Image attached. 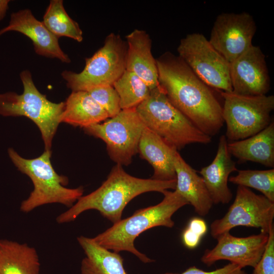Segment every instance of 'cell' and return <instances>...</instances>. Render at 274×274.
Instances as JSON below:
<instances>
[{
  "label": "cell",
  "instance_id": "ffe728a7",
  "mask_svg": "<svg viewBox=\"0 0 274 274\" xmlns=\"http://www.w3.org/2000/svg\"><path fill=\"white\" fill-rule=\"evenodd\" d=\"M231 155L239 161H251L274 167V123L249 138L228 142Z\"/></svg>",
  "mask_w": 274,
  "mask_h": 274
},
{
  "label": "cell",
  "instance_id": "8fae6325",
  "mask_svg": "<svg viewBox=\"0 0 274 274\" xmlns=\"http://www.w3.org/2000/svg\"><path fill=\"white\" fill-rule=\"evenodd\" d=\"M274 202L249 188L238 186L235 199L225 215L210 225V233L215 239L233 228L246 226L260 228L268 233L273 227Z\"/></svg>",
  "mask_w": 274,
  "mask_h": 274
},
{
  "label": "cell",
  "instance_id": "ac0fdd59",
  "mask_svg": "<svg viewBox=\"0 0 274 274\" xmlns=\"http://www.w3.org/2000/svg\"><path fill=\"white\" fill-rule=\"evenodd\" d=\"M176 175V190L201 216L208 214L213 203L204 181L196 171L188 164L178 151L174 154Z\"/></svg>",
  "mask_w": 274,
  "mask_h": 274
},
{
  "label": "cell",
  "instance_id": "1f68e13d",
  "mask_svg": "<svg viewBox=\"0 0 274 274\" xmlns=\"http://www.w3.org/2000/svg\"><path fill=\"white\" fill-rule=\"evenodd\" d=\"M9 0H0V21L6 15L9 8Z\"/></svg>",
  "mask_w": 274,
  "mask_h": 274
},
{
  "label": "cell",
  "instance_id": "5bb4252c",
  "mask_svg": "<svg viewBox=\"0 0 274 274\" xmlns=\"http://www.w3.org/2000/svg\"><path fill=\"white\" fill-rule=\"evenodd\" d=\"M232 92L244 96L266 95L270 81L265 56L259 46L252 45L230 63Z\"/></svg>",
  "mask_w": 274,
  "mask_h": 274
},
{
  "label": "cell",
  "instance_id": "7402d4cb",
  "mask_svg": "<svg viewBox=\"0 0 274 274\" xmlns=\"http://www.w3.org/2000/svg\"><path fill=\"white\" fill-rule=\"evenodd\" d=\"M0 274H41L36 249L26 243L1 239Z\"/></svg>",
  "mask_w": 274,
  "mask_h": 274
},
{
  "label": "cell",
  "instance_id": "7c38bea8",
  "mask_svg": "<svg viewBox=\"0 0 274 274\" xmlns=\"http://www.w3.org/2000/svg\"><path fill=\"white\" fill-rule=\"evenodd\" d=\"M256 24L248 13H222L217 17L209 41L229 63L253 45Z\"/></svg>",
  "mask_w": 274,
  "mask_h": 274
},
{
  "label": "cell",
  "instance_id": "2e32d148",
  "mask_svg": "<svg viewBox=\"0 0 274 274\" xmlns=\"http://www.w3.org/2000/svg\"><path fill=\"white\" fill-rule=\"evenodd\" d=\"M227 144L225 135H222L214 159L199 172L213 204H227L233 196L228 182L230 174L238 169L228 151Z\"/></svg>",
  "mask_w": 274,
  "mask_h": 274
},
{
  "label": "cell",
  "instance_id": "e0dca14e",
  "mask_svg": "<svg viewBox=\"0 0 274 274\" xmlns=\"http://www.w3.org/2000/svg\"><path fill=\"white\" fill-rule=\"evenodd\" d=\"M127 49L126 70L139 77L150 91L159 86L156 59L152 51V40L142 29H135L125 37Z\"/></svg>",
  "mask_w": 274,
  "mask_h": 274
},
{
  "label": "cell",
  "instance_id": "ba28073f",
  "mask_svg": "<svg viewBox=\"0 0 274 274\" xmlns=\"http://www.w3.org/2000/svg\"><path fill=\"white\" fill-rule=\"evenodd\" d=\"M224 99L222 118L226 124L228 142L249 138L266 127L272 121V95L244 96L219 91Z\"/></svg>",
  "mask_w": 274,
  "mask_h": 274
},
{
  "label": "cell",
  "instance_id": "d6986e66",
  "mask_svg": "<svg viewBox=\"0 0 274 274\" xmlns=\"http://www.w3.org/2000/svg\"><path fill=\"white\" fill-rule=\"evenodd\" d=\"M177 150L159 136L145 127L138 146V153L152 166L154 173L151 179L159 181L176 180L174 164Z\"/></svg>",
  "mask_w": 274,
  "mask_h": 274
},
{
  "label": "cell",
  "instance_id": "8992f818",
  "mask_svg": "<svg viewBox=\"0 0 274 274\" xmlns=\"http://www.w3.org/2000/svg\"><path fill=\"white\" fill-rule=\"evenodd\" d=\"M23 92L0 94V115L24 116L32 120L39 128L45 150H51L52 139L64 108V102H53L37 88L31 73L24 70L20 74Z\"/></svg>",
  "mask_w": 274,
  "mask_h": 274
},
{
  "label": "cell",
  "instance_id": "4dcf8cb0",
  "mask_svg": "<svg viewBox=\"0 0 274 274\" xmlns=\"http://www.w3.org/2000/svg\"><path fill=\"white\" fill-rule=\"evenodd\" d=\"M190 230L202 237L207 232L208 227L205 221L198 217L192 218L187 226Z\"/></svg>",
  "mask_w": 274,
  "mask_h": 274
},
{
  "label": "cell",
  "instance_id": "7a4b0ae2",
  "mask_svg": "<svg viewBox=\"0 0 274 274\" xmlns=\"http://www.w3.org/2000/svg\"><path fill=\"white\" fill-rule=\"evenodd\" d=\"M176 187V180L164 181L136 178L127 174L122 166L116 164L99 188L80 197L73 206L57 216L56 221L59 224L68 223L86 211L96 210L115 224L121 220L124 208L135 197L150 191L163 193L168 189L175 190Z\"/></svg>",
  "mask_w": 274,
  "mask_h": 274
},
{
  "label": "cell",
  "instance_id": "44dd1931",
  "mask_svg": "<svg viewBox=\"0 0 274 274\" xmlns=\"http://www.w3.org/2000/svg\"><path fill=\"white\" fill-rule=\"evenodd\" d=\"M109 116L86 91H72L64 102L61 123L83 128L101 123Z\"/></svg>",
  "mask_w": 274,
  "mask_h": 274
},
{
  "label": "cell",
  "instance_id": "30bf717a",
  "mask_svg": "<svg viewBox=\"0 0 274 274\" xmlns=\"http://www.w3.org/2000/svg\"><path fill=\"white\" fill-rule=\"evenodd\" d=\"M178 56L209 87L231 92L230 63L212 46L203 35L192 33L182 38Z\"/></svg>",
  "mask_w": 274,
  "mask_h": 274
},
{
  "label": "cell",
  "instance_id": "f1b7e54d",
  "mask_svg": "<svg viewBox=\"0 0 274 274\" xmlns=\"http://www.w3.org/2000/svg\"><path fill=\"white\" fill-rule=\"evenodd\" d=\"M243 269L236 264L230 262L213 271H204L196 266H191L181 273L166 272L163 274H247Z\"/></svg>",
  "mask_w": 274,
  "mask_h": 274
},
{
  "label": "cell",
  "instance_id": "4316f807",
  "mask_svg": "<svg viewBox=\"0 0 274 274\" xmlns=\"http://www.w3.org/2000/svg\"><path fill=\"white\" fill-rule=\"evenodd\" d=\"M87 92L107 112L109 118L117 115L121 111L119 95L113 85L95 87Z\"/></svg>",
  "mask_w": 274,
  "mask_h": 274
},
{
  "label": "cell",
  "instance_id": "f546056e",
  "mask_svg": "<svg viewBox=\"0 0 274 274\" xmlns=\"http://www.w3.org/2000/svg\"><path fill=\"white\" fill-rule=\"evenodd\" d=\"M201 237L188 227H186L182 233V240L184 246L188 249H193L199 245Z\"/></svg>",
  "mask_w": 274,
  "mask_h": 274
},
{
  "label": "cell",
  "instance_id": "9c48e42d",
  "mask_svg": "<svg viewBox=\"0 0 274 274\" xmlns=\"http://www.w3.org/2000/svg\"><path fill=\"white\" fill-rule=\"evenodd\" d=\"M145 127L135 108H131L121 110L117 115L84 130L105 143L110 158L116 164L127 166L138 153Z\"/></svg>",
  "mask_w": 274,
  "mask_h": 274
},
{
  "label": "cell",
  "instance_id": "5b68a950",
  "mask_svg": "<svg viewBox=\"0 0 274 274\" xmlns=\"http://www.w3.org/2000/svg\"><path fill=\"white\" fill-rule=\"evenodd\" d=\"M135 109L146 127L178 151L189 144H208L212 141V137L170 102L160 85L151 90Z\"/></svg>",
  "mask_w": 274,
  "mask_h": 274
},
{
  "label": "cell",
  "instance_id": "d4e9b609",
  "mask_svg": "<svg viewBox=\"0 0 274 274\" xmlns=\"http://www.w3.org/2000/svg\"><path fill=\"white\" fill-rule=\"evenodd\" d=\"M113 86L119 95L121 110L135 108L150 93L149 87L143 80L126 70Z\"/></svg>",
  "mask_w": 274,
  "mask_h": 274
},
{
  "label": "cell",
  "instance_id": "83f0119b",
  "mask_svg": "<svg viewBox=\"0 0 274 274\" xmlns=\"http://www.w3.org/2000/svg\"><path fill=\"white\" fill-rule=\"evenodd\" d=\"M251 274H274V228L268 233L264 251Z\"/></svg>",
  "mask_w": 274,
  "mask_h": 274
},
{
  "label": "cell",
  "instance_id": "277c9868",
  "mask_svg": "<svg viewBox=\"0 0 274 274\" xmlns=\"http://www.w3.org/2000/svg\"><path fill=\"white\" fill-rule=\"evenodd\" d=\"M9 156L18 169L31 180L33 189L20 205V211L28 213L37 208L50 203H60L71 208L83 196V187L68 188L66 177L58 175L51 162V150L45 151L39 157L26 159L13 148L8 150Z\"/></svg>",
  "mask_w": 274,
  "mask_h": 274
},
{
  "label": "cell",
  "instance_id": "cb8c5ba5",
  "mask_svg": "<svg viewBox=\"0 0 274 274\" xmlns=\"http://www.w3.org/2000/svg\"><path fill=\"white\" fill-rule=\"evenodd\" d=\"M43 23L55 37H66L78 42L83 40V32L78 23L66 13L62 0H51L43 16Z\"/></svg>",
  "mask_w": 274,
  "mask_h": 274
},
{
  "label": "cell",
  "instance_id": "9a60e30c",
  "mask_svg": "<svg viewBox=\"0 0 274 274\" xmlns=\"http://www.w3.org/2000/svg\"><path fill=\"white\" fill-rule=\"evenodd\" d=\"M9 31H18L29 38L37 54L56 58L64 63L71 62L68 56L61 49L58 38L43 22L37 20L30 10H21L11 14L9 24L0 30V36Z\"/></svg>",
  "mask_w": 274,
  "mask_h": 274
},
{
  "label": "cell",
  "instance_id": "52a82bcc",
  "mask_svg": "<svg viewBox=\"0 0 274 274\" xmlns=\"http://www.w3.org/2000/svg\"><path fill=\"white\" fill-rule=\"evenodd\" d=\"M127 43L118 34L112 32L103 46L90 57L80 73L64 71L61 76L72 91H87L95 87L113 85L126 70Z\"/></svg>",
  "mask_w": 274,
  "mask_h": 274
},
{
  "label": "cell",
  "instance_id": "3957f363",
  "mask_svg": "<svg viewBox=\"0 0 274 274\" xmlns=\"http://www.w3.org/2000/svg\"><path fill=\"white\" fill-rule=\"evenodd\" d=\"M164 198L158 204L137 210L131 216L121 220L93 238L101 247L113 252L127 251L144 263L153 260L140 252L134 247L135 239L142 232L153 227L172 228L175 223L174 214L188 202L176 191L166 190Z\"/></svg>",
  "mask_w": 274,
  "mask_h": 274
},
{
  "label": "cell",
  "instance_id": "603a6c76",
  "mask_svg": "<svg viewBox=\"0 0 274 274\" xmlns=\"http://www.w3.org/2000/svg\"><path fill=\"white\" fill-rule=\"evenodd\" d=\"M77 240L85 254L81 262V274H127L118 253L101 247L93 238L80 236Z\"/></svg>",
  "mask_w": 274,
  "mask_h": 274
},
{
  "label": "cell",
  "instance_id": "6da1fadb",
  "mask_svg": "<svg viewBox=\"0 0 274 274\" xmlns=\"http://www.w3.org/2000/svg\"><path fill=\"white\" fill-rule=\"evenodd\" d=\"M156 60L159 85L170 102L205 134H218L222 107L211 88L179 56L166 52Z\"/></svg>",
  "mask_w": 274,
  "mask_h": 274
},
{
  "label": "cell",
  "instance_id": "484cf974",
  "mask_svg": "<svg viewBox=\"0 0 274 274\" xmlns=\"http://www.w3.org/2000/svg\"><path fill=\"white\" fill-rule=\"evenodd\" d=\"M237 174L229 178L230 182L260 191L274 202V169L266 170H237Z\"/></svg>",
  "mask_w": 274,
  "mask_h": 274
},
{
  "label": "cell",
  "instance_id": "4fadbf2b",
  "mask_svg": "<svg viewBox=\"0 0 274 274\" xmlns=\"http://www.w3.org/2000/svg\"><path fill=\"white\" fill-rule=\"evenodd\" d=\"M268 238V233L260 232L247 237H236L229 232L216 239L217 244L212 249H207L201 261L211 266L219 260H225L236 264L242 268L254 267L260 260Z\"/></svg>",
  "mask_w": 274,
  "mask_h": 274
}]
</instances>
